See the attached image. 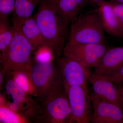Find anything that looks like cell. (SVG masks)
Here are the masks:
<instances>
[{
  "label": "cell",
  "mask_w": 123,
  "mask_h": 123,
  "mask_svg": "<svg viewBox=\"0 0 123 123\" xmlns=\"http://www.w3.org/2000/svg\"><path fill=\"white\" fill-rule=\"evenodd\" d=\"M34 18L44 43L52 51L55 63L63 55L71 21L57 8L55 0H40Z\"/></svg>",
  "instance_id": "6da1fadb"
},
{
  "label": "cell",
  "mask_w": 123,
  "mask_h": 123,
  "mask_svg": "<svg viewBox=\"0 0 123 123\" xmlns=\"http://www.w3.org/2000/svg\"><path fill=\"white\" fill-rule=\"evenodd\" d=\"M67 42L106 44L104 31L98 9L82 12L71 21Z\"/></svg>",
  "instance_id": "7a4b0ae2"
},
{
  "label": "cell",
  "mask_w": 123,
  "mask_h": 123,
  "mask_svg": "<svg viewBox=\"0 0 123 123\" xmlns=\"http://www.w3.org/2000/svg\"><path fill=\"white\" fill-rule=\"evenodd\" d=\"M43 123H71L68 92L60 75L43 102Z\"/></svg>",
  "instance_id": "3957f363"
},
{
  "label": "cell",
  "mask_w": 123,
  "mask_h": 123,
  "mask_svg": "<svg viewBox=\"0 0 123 123\" xmlns=\"http://www.w3.org/2000/svg\"><path fill=\"white\" fill-rule=\"evenodd\" d=\"M4 83L5 94L8 100L7 103L0 104L7 106L20 115L26 122H34L40 111L41 106L39 103L17 85L10 72L6 73Z\"/></svg>",
  "instance_id": "277c9868"
},
{
  "label": "cell",
  "mask_w": 123,
  "mask_h": 123,
  "mask_svg": "<svg viewBox=\"0 0 123 123\" xmlns=\"http://www.w3.org/2000/svg\"><path fill=\"white\" fill-rule=\"evenodd\" d=\"M13 26V38L0 70L4 73L8 71H29L32 62V45L18 27Z\"/></svg>",
  "instance_id": "5b68a950"
},
{
  "label": "cell",
  "mask_w": 123,
  "mask_h": 123,
  "mask_svg": "<svg viewBox=\"0 0 123 123\" xmlns=\"http://www.w3.org/2000/svg\"><path fill=\"white\" fill-rule=\"evenodd\" d=\"M29 73L34 88V98L40 104L50 93L60 73L53 61L40 62L34 60Z\"/></svg>",
  "instance_id": "8992f818"
},
{
  "label": "cell",
  "mask_w": 123,
  "mask_h": 123,
  "mask_svg": "<svg viewBox=\"0 0 123 123\" xmlns=\"http://www.w3.org/2000/svg\"><path fill=\"white\" fill-rule=\"evenodd\" d=\"M106 44L72 43L67 42L63 55L73 58L87 68L98 66L107 50Z\"/></svg>",
  "instance_id": "52a82bcc"
},
{
  "label": "cell",
  "mask_w": 123,
  "mask_h": 123,
  "mask_svg": "<svg viewBox=\"0 0 123 123\" xmlns=\"http://www.w3.org/2000/svg\"><path fill=\"white\" fill-rule=\"evenodd\" d=\"M89 91L80 86H71L68 89L72 123H91L93 109Z\"/></svg>",
  "instance_id": "ba28073f"
},
{
  "label": "cell",
  "mask_w": 123,
  "mask_h": 123,
  "mask_svg": "<svg viewBox=\"0 0 123 123\" xmlns=\"http://www.w3.org/2000/svg\"><path fill=\"white\" fill-rule=\"evenodd\" d=\"M56 64L67 90L71 86H80L89 90L88 83L91 73L90 68L64 55Z\"/></svg>",
  "instance_id": "9c48e42d"
},
{
  "label": "cell",
  "mask_w": 123,
  "mask_h": 123,
  "mask_svg": "<svg viewBox=\"0 0 123 123\" xmlns=\"http://www.w3.org/2000/svg\"><path fill=\"white\" fill-rule=\"evenodd\" d=\"M93 106L91 123H123V107L90 93Z\"/></svg>",
  "instance_id": "30bf717a"
},
{
  "label": "cell",
  "mask_w": 123,
  "mask_h": 123,
  "mask_svg": "<svg viewBox=\"0 0 123 123\" xmlns=\"http://www.w3.org/2000/svg\"><path fill=\"white\" fill-rule=\"evenodd\" d=\"M89 81L92 85V92L91 93L92 94L123 107L118 88L107 77L91 74Z\"/></svg>",
  "instance_id": "8fae6325"
},
{
  "label": "cell",
  "mask_w": 123,
  "mask_h": 123,
  "mask_svg": "<svg viewBox=\"0 0 123 123\" xmlns=\"http://www.w3.org/2000/svg\"><path fill=\"white\" fill-rule=\"evenodd\" d=\"M123 66V46L107 49L99 63L94 68L91 75H110Z\"/></svg>",
  "instance_id": "7c38bea8"
},
{
  "label": "cell",
  "mask_w": 123,
  "mask_h": 123,
  "mask_svg": "<svg viewBox=\"0 0 123 123\" xmlns=\"http://www.w3.org/2000/svg\"><path fill=\"white\" fill-rule=\"evenodd\" d=\"M12 25L18 27L33 47V52L44 43L42 33L34 17L22 20H12Z\"/></svg>",
  "instance_id": "4fadbf2b"
},
{
  "label": "cell",
  "mask_w": 123,
  "mask_h": 123,
  "mask_svg": "<svg viewBox=\"0 0 123 123\" xmlns=\"http://www.w3.org/2000/svg\"><path fill=\"white\" fill-rule=\"evenodd\" d=\"M98 6V9L104 31L112 37H123L120 24L111 3L104 1Z\"/></svg>",
  "instance_id": "5bb4252c"
},
{
  "label": "cell",
  "mask_w": 123,
  "mask_h": 123,
  "mask_svg": "<svg viewBox=\"0 0 123 123\" xmlns=\"http://www.w3.org/2000/svg\"><path fill=\"white\" fill-rule=\"evenodd\" d=\"M58 8L71 21L89 2V0H55Z\"/></svg>",
  "instance_id": "9a60e30c"
},
{
  "label": "cell",
  "mask_w": 123,
  "mask_h": 123,
  "mask_svg": "<svg viewBox=\"0 0 123 123\" xmlns=\"http://www.w3.org/2000/svg\"><path fill=\"white\" fill-rule=\"evenodd\" d=\"M14 31L13 26L10 25L8 18L0 20V51L1 64L5 59L13 38Z\"/></svg>",
  "instance_id": "2e32d148"
},
{
  "label": "cell",
  "mask_w": 123,
  "mask_h": 123,
  "mask_svg": "<svg viewBox=\"0 0 123 123\" xmlns=\"http://www.w3.org/2000/svg\"><path fill=\"white\" fill-rule=\"evenodd\" d=\"M40 0H16L12 20H22L31 17Z\"/></svg>",
  "instance_id": "e0dca14e"
},
{
  "label": "cell",
  "mask_w": 123,
  "mask_h": 123,
  "mask_svg": "<svg viewBox=\"0 0 123 123\" xmlns=\"http://www.w3.org/2000/svg\"><path fill=\"white\" fill-rule=\"evenodd\" d=\"M9 72L11 73L14 80L17 85L27 94L34 98V88L31 79L29 70Z\"/></svg>",
  "instance_id": "ac0fdd59"
},
{
  "label": "cell",
  "mask_w": 123,
  "mask_h": 123,
  "mask_svg": "<svg viewBox=\"0 0 123 123\" xmlns=\"http://www.w3.org/2000/svg\"><path fill=\"white\" fill-rule=\"evenodd\" d=\"M26 123L20 115L10 110L5 105L0 104V123Z\"/></svg>",
  "instance_id": "d6986e66"
},
{
  "label": "cell",
  "mask_w": 123,
  "mask_h": 123,
  "mask_svg": "<svg viewBox=\"0 0 123 123\" xmlns=\"http://www.w3.org/2000/svg\"><path fill=\"white\" fill-rule=\"evenodd\" d=\"M34 60L40 62H47L55 61L51 50L45 46H42L35 51Z\"/></svg>",
  "instance_id": "ffe728a7"
},
{
  "label": "cell",
  "mask_w": 123,
  "mask_h": 123,
  "mask_svg": "<svg viewBox=\"0 0 123 123\" xmlns=\"http://www.w3.org/2000/svg\"><path fill=\"white\" fill-rule=\"evenodd\" d=\"M16 0H0V20L8 19L9 15L13 12Z\"/></svg>",
  "instance_id": "44dd1931"
},
{
  "label": "cell",
  "mask_w": 123,
  "mask_h": 123,
  "mask_svg": "<svg viewBox=\"0 0 123 123\" xmlns=\"http://www.w3.org/2000/svg\"><path fill=\"white\" fill-rule=\"evenodd\" d=\"M106 76L109 78L116 85L123 86V66L116 71Z\"/></svg>",
  "instance_id": "7402d4cb"
},
{
  "label": "cell",
  "mask_w": 123,
  "mask_h": 123,
  "mask_svg": "<svg viewBox=\"0 0 123 123\" xmlns=\"http://www.w3.org/2000/svg\"><path fill=\"white\" fill-rule=\"evenodd\" d=\"M111 4L115 14L119 20L123 37V4Z\"/></svg>",
  "instance_id": "603a6c76"
},
{
  "label": "cell",
  "mask_w": 123,
  "mask_h": 123,
  "mask_svg": "<svg viewBox=\"0 0 123 123\" xmlns=\"http://www.w3.org/2000/svg\"><path fill=\"white\" fill-rule=\"evenodd\" d=\"M116 86L120 95L121 102L123 105V86Z\"/></svg>",
  "instance_id": "cb8c5ba5"
},
{
  "label": "cell",
  "mask_w": 123,
  "mask_h": 123,
  "mask_svg": "<svg viewBox=\"0 0 123 123\" xmlns=\"http://www.w3.org/2000/svg\"><path fill=\"white\" fill-rule=\"evenodd\" d=\"M105 0H89V2H91L94 4H96L98 6L99 4L102 2L105 1Z\"/></svg>",
  "instance_id": "d4e9b609"
},
{
  "label": "cell",
  "mask_w": 123,
  "mask_h": 123,
  "mask_svg": "<svg viewBox=\"0 0 123 123\" xmlns=\"http://www.w3.org/2000/svg\"><path fill=\"white\" fill-rule=\"evenodd\" d=\"M111 3L115 4H123V0H112Z\"/></svg>",
  "instance_id": "484cf974"
}]
</instances>
